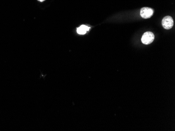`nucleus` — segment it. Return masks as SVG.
I'll use <instances>...</instances> for the list:
<instances>
[{"instance_id": "3", "label": "nucleus", "mask_w": 175, "mask_h": 131, "mask_svg": "<svg viewBox=\"0 0 175 131\" xmlns=\"http://www.w3.org/2000/svg\"><path fill=\"white\" fill-rule=\"evenodd\" d=\"M154 11L153 9L149 8H143L141 10V16L142 17L145 19L149 18L153 15Z\"/></svg>"}, {"instance_id": "2", "label": "nucleus", "mask_w": 175, "mask_h": 131, "mask_svg": "<svg viewBox=\"0 0 175 131\" xmlns=\"http://www.w3.org/2000/svg\"><path fill=\"white\" fill-rule=\"evenodd\" d=\"M173 25V20L171 16H165L162 20V26L166 29H171Z\"/></svg>"}, {"instance_id": "4", "label": "nucleus", "mask_w": 175, "mask_h": 131, "mask_svg": "<svg viewBox=\"0 0 175 131\" xmlns=\"http://www.w3.org/2000/svg\"><path fill=\"white\" fill-rule=\"evenodd\" d=\"M90 29V27L83 25L78 28H77V32L79 35H85Z\"/></svg>"}, {"instance_id": "5", "label": "nucleus", "mask_w": 175, "mask_h": 131, "mask_svg": "<svg viewBox=\"0 0 175 131\" xmlns=\"http://www.w3.org/2000/svg\"><path fill=\"white\" fill-rule=\"evenodd\" d=\"M39 1H40V2H43V1H44L45 0H38Z\"/></svg>"}, {"instance_id": "1", "label": "nucleus", "mask_w": 175, "mask_h": 131, "mask_svg": "<svg viewBox=\"0 0 175 131\" xmlns=\"http://www.w3.org/2000/svg\"><path fill=\"white\" fill-rule=\"evenodd\" d=\"M155 39V36L153 32H147L143 34L142 37V41L145 44H149L153 42Z\"/></svg>"}]
</instances>
